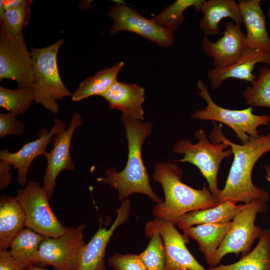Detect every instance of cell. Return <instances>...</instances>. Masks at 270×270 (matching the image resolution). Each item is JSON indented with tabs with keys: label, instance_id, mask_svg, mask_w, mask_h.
<instances>
[{
	"label": "cell",
	"instance_id": "cell-1",
	"mask_svg": "<svg viewBox=\"0 0 270 270\" xmlns=\"http://www.w3.org/2000/svg\"><path fill=\"white\" fill-rule=\"evenodd\" d=\"M213 122L214 128L208 136L210 140L214 142L227 144L234 155L224 187L221 190L218 201L220 203L231 201L248 204L252 200L259 198L268 202L269 193L253 184L252 172L260 158L270 152V132L258 137H250L246 144H238L224 136L222 124L218 126Z\"/></svg>",
	"mask_w": 270,
	"mask_h": 270
},
{
	"label": "cell",
	"instance_id": "cell-2",
	"mask_svg": "<svg viewBox=\"0 0 270 270\" xmlns=\"http://www.w3.org/2000/svg\"><path fill=\"white\" fill-rule=\"evenodd\" d=\"M128 144V158L126 164L122 171L118 172L114 167L106 170V177L98 178L96 180L108 184L118 190L120 200L124 201L134 193L147 196L156 204L164 200L152 190L149 176L142 156V148L146 138L151 134V122L122 115Z\"/></svg>",
	"mask_w": 270,
	"mask_h": 270
},
{
	"label": "cell",
	"instance_id": "cell-3",
	"mask_svg": "<svg viewBox=\"0 0 270 270\" xmlns=\"http://www.w3.org/2000/svg\"><path fill=\"white\" fill-rule=\"evenodd\" d=\"M183 170L174 162L156 164L152 175L164 190V200L152 210L154 217L170 221L176 226L178 219L186 213L206 209L220 203L204 184L201 190L193 188L181 181Z\"/></svg>",
	"mask_w": 270,
	"mask_h": 270
},
{
	"label": "cell",
	"instance_id": "cell-4",
	"mask_svg": "<svg viewBox=\"0 0 270 270\" xmlns=\"http://www.w3.org/2000/svg\"><path fill=\"white\" fill-rule=\"evenodd\" d=\"M64 41V39H60L44 48L33 47L30 52L34 70L32 88L34 100L54 114L58 110L56 101L72 94L63 83L57 63L58 50Z\"/></svg>",
	"mask_w": 270,
	"mask_h": 270
},
{
	"label": "cell",
	"instance_id": "cell-5",
	"mask_svg": "<svg viewBox=\"0 0 270 270\" xmlns=\"http://www.w3.org/2000/svg\"><path fill=\"white\" fill-rule=\"evenodd\" d=\"M194 136L198 140L196 144L186 139L175 144L172 152L184 157L174 162H188L196 166L206 179L212 195L218 200L221 191L217 182L220 165L224 158L232 154V150H226L229 146L224 142L216 143L209 140L203 129L196 130Z\"/></svg>",
	"mask_w": 270,
	"mask_h": 270
},
{
	"label": "cell",
	"instance_id": "cell-6",
	"mask_svg": "<svg viewBox=\"0 0 270 270\" xmlns=\"http://www.w3.org/2000/svg\"><path fill=\"white\" fill-rule=\"evenodd\" d=\"M266 209V202L255 198L236 214L228 232L208 264L209 267L219 265L227 254H234L238 256L240 254L242 257L252 250L255 240L258 239L264 232L260 226L255 224L257 214Z\"/></svg>",
	"mask_w": 270,
	"mask_h": 270
},
{
	"label": "cell",
	"instance_id": "cell-7",
	"mask_svg": "<svg viewBox=\"0 0 270 270\" xmlns=\"http://www.w3.org/2000/svg\"><path fill=\"white\" fill-rule=\"evenodd\" d=\"M197 87L199 90L198 94L205 100L206 106L197 110L191 116L227 125L234 132L242 144H246L250 137H258L260 135L258 130V126L268 125L270 122L269 114H254L252 106L236 110L218 106L212 99L206 85L201 79L198 80Z\"/></svg>",
	"mask_w": 270,
	"mask_h": 270
},
{
	"label": "cell",
	"instance_id": "cell-8",
	"mask_svg": "<svg viewBox=\"0 0 270 270\" xmlns=\"http://www.w3.org/2000/svg\"><path fill=\"white\" fill-rule=\"evenodd\" d=\"M25 216V226L47 238H58L66 231L53 212L49 198L38 182L30 181L16 196Z\"/></svg>",
	"mask_w": 270,
	"mask_h": 270
},
{
	"label": "cell",
	"instance_id": "cell-9",
	"mask_svg": "<svg viewBox=\"0 0 270 270\" xmlns=\"http://www.w3.org/2000/svg\"><path fill=\"white\" fill-rule=\"evenodd\" d=\"M84 224L76 227L66 226V233L58 238L46 237L42 242L36 265L50 266L56 270H77L80 254L86 245Z\"/></svg>",
	"mask_w": 270,
	"mask_h": 270
},
{
	"label": "cell",
	"instance_id": "cell-10",
	"mask_svg": "<svg viewBox=\"0 0 270 270\" xmlns=\"http://www.w3.org/2000/svg\"><path fill=\"white\" fill-rule=\"evenodd\" d=\"M12 80L18 88H32L34 82L31 53L22 34L14 37L0 28V80Z\"/></svg>",
	"mask_w": 270,
	"mask_h": 270
},
{
	"label": "cell",
	"instance_id": "cell-11",
	"mask_svg": "<svg viewBox=\"0 0 270 270\" xmlns=\"http://www.w3.org/2000/svg\"><path fill=\"white\" fill-rule=\"evenodd\" d=\"M158 233L163 240L165 252L166 270H206L188 249V237L181 234L172 222L155 217L146 222L144 234L148 238Z\"/></svg>",
	"mask_w": 270,
	"mask_h": 270
},
{
	"label": "cell",
	"instance_id": "cell-12",
	"mask_svg": "<svg viewBox=\"0 0 270 270\" xmlns=\"http://www.w3.org/2000/svg\"><path fill=\"white\" fill-rule=\"evenodd\" d=\"M113 20L111 34L122 31L136 33L162 48L171 46L174 42L173 34L168 32L152 19L142 16L136 10L124 4L116 2L108 12Z\"/></svg>",
	"mask_w": 270,
	"mask_h": 270
},
{
	"label": "cell",
	"instance_id": "cell-13",
	"mask_svg": "<svg viewBox=\"0 0 270 270\" xmlns=\"http://www.w3.org/2000/svg\"><path fill=\"white\" fill-rule=\"evenodd\" d=\"M83 124L80 114L74 112L68 129L60 132L54 136V147L44 156L47 164L42 187L49 200L54 194L59 174L64 170L71 171L74 169L70 152L71 142L76 130Z\"/></svg>",
	"mask_w": 270,
	"mask_h": 270
},
{
	"label": "cell",
	"instance_id": "cell-14",
	"mask_svg": "<svg viewBox=\"0 0 270 270\" xmlns=\"http://www.w3.org/2000/svg\"><path fill=\"white\" fill-rule=\"evenodd\" d=\"M130 202L125 199L116 210L117 215L112 226L107 228L100 220L98 230L86 244L80 258L77 270H106L104 256L106 246L118 227L129 218Z\"/></svg>",
	"mask_w": 270,
	"mask_h": 270
},
{
	"label": "cell",
	"instance_id": "cell-15",
	"mask_svg": "<svg viewBox=\"0 0 270 270\" xmlns=\"http://www.w3.org/2000/svg\"><path fill=\"white\" fill-rule=\"evenodd\" d=\"M66 128V125L62 120L55 118L50 132L46 128L41 129L38 132V138L26 144L18 152H11L8 148L0 150V160L14 166L17 170V180L20 185L24 186L26 184L28 172L32 161L39 156H45L48 144L52 142V138Z\"/></svg>",
	"mask_w": 270,
	"mask_h": 270
},
{
	"label": "cell",
	"instance_id": "cell-16",
	"mask_svg": "<svg viewBox=\"0 0 270 270\" xmlns=\"http://www.w3.org/2000/svg\"><path fill=\"white\" fill-rule=\"evenodd\" d=\"M224 28L223 36L216 42H211L206 36L202 42L204 52L213 58L215 68L230 66L238 60L246 48L245 34L240 26L232 21L226 22Z\"/></svg>",
	"mask_w": 270,
	"mask_h": 270
},
{
	"label": "cell",
	"instance_id": "cell-17",
	"mask_svg": "<svg viewBox=\"0 0 270 270\" xmlns=\"http://www.w3.org/2000/svg\"><path fill=\"white\" fill-rule=\"evenodd\" d=\"M258 63L270 66V53L246 48L238 60L230 66L223 68H214L208 72L211 88L217 89L224 80L230 78L244 80L252 84L256 78L253 70Z\"/></svg>",
	"mask_w": 270,
	"mask_h": 270
},
{
	"label": "cell",
	"instance_id": "cell-18",
	"mask_svg": "<svg viewBox=\"0 0 270 270\" xmlns=\"http://www.w3.org/2000/svg\"><path fill=\"white\" fill-rule=\"evenodd\" d=\"M260 0H240L238 4L242 23L246 28L244 44L246 48L270 53V37L266 29V16Z\"/></svg>",
	"mask_w": 270,
	"mask_h": 270
},
{
	"label": "cell",
	"instance_id": "cell-19",
	"mask_svg": "<svg viewBox=\"0 0 270 270\" xmlns=\"http://www.w3.org/2000/svg\"><path fill=\"white\" fill-rule=\"evenodd\" d=\"M144 89L136 84L116 81L101 96L108 103L111 110H120L124 116L142 120Z\"/></svg>",
	"mask_w": 270,
	"mask_h": 270
},
{
	"label": "cell",
	"instance_id": "cell-20",
	"mask_svg": "<svg viewBox=\"0 0 270 270\" xmlns=\"http://www.w3.org/2000/svg\"><path fill=\"white\" fill-rule=\"evenodd\" d=\"M200 12L204 16L199 22V27L206 36L218 35L219 24L225 18H230L240 26L242 24L238 4L234 0H204Z\"/></svg>",
	"mask_w": 270,
	"mask_h": 270
},
{
	"label": "cell",
	"instance_id": "cell-21",
	"mask_svg": "<svg viewBox=\"0 0 270 270\" xmlns=\"http://www.w3.org/2000/svg\"><path fill=\"white\" fill-rule=\"evenodd\" d=\"M246 204L226 201L210 208L186 213L178 219L176 225L184 230L200 224L228 222Z\"/></svg>",
	"mask_w": 270,
	"mask_h": 270
},
{
	"label": "cell",
	"instance_id": "cell-22",
	"mask_svg": "<svg viewBox=\"0 0 270 270\" xmlns=\"http://www.w3.org/2000/svg\"><path fill=\"white\" fill-rule=\"evenodd\" d=\"M25 227V216L16 196L0 198V250H8L14 237Z\"/></svg>",
	"mask_w": 270,
	"mask_h": 270
},
{
	"label": "cell",
	"instance_id": "cell-23",
	"mask_svg": "<svg viewBox=\"0 0 270 270\" xmlns=\"http://www.w3.org/2000/svg\"><path fill=\"white\" fill-rule=\"evenodd\" d=\"M232 226L226 223L203 224L183 230L184 234L194 240L200 250L204 254L207 264L222 242Z\"/></svg>",
	"mask_w": 270,
	"mask_h": 270
},
{
	"label": "cell",
	"instance_id": "cell-24",
	"mask_svg": "<svg viewBox=\"0 0 270 270\" xmlns=\"http://www.w3.org/2000/svg\"><path fill=\"white\" fill-rule=\"evenodd\" d=\"M206 270H270V228L264 230L256 247L238 262Z\"/></svg>",
	"mask_w": 270,
	"mask_h": 270
},
{
	"label": "cell",
	"instance_id": "cell-25",
	"mask_svg": "<svg viewBox=\"0 0 270 270\" xmlns=\"http://www.w3.org/2000/svg\"><path fill=\"white\" fill-rule=\"evenodd\" d=\"M124 64V62H120L97 72L92 76L87 78L72 94V100L78 102L93 96H101L118 81L117 76Z\"/></svg>",
	"mask_w": 270,
	"mask_h": 270
},
{
	"label": "cell",
	"instance_id": "cell-26",
	"mask_svg": "<svg viewBox=\"0 0 270 270\" xmlns=\"http://www.w3.org/2000/svg\"><path fill=\"white\" fill-rule=\"evenodd\" d=\"M45 238L25 226L11 241L8 252L16 260L26 268L36 265L40 247Z\"/></svg>",
	"mask_w": 270,
	"mask_h": 270
},
{
	"label": "cell",
	"instance_id": "cell-27",
	"mask_svg": "<svg viewBox=\"0 0 270 270\" xmlns=\"http://www.w3.org/2000/svg\"><path fill=\"white\" fill-rule=\"evenodd\" d=\"M204 0H177L151 19L168 32L173 34L184 22L185 10L193 6L196 12H200Z\"/></svg>",
	"mask_w": 270,
	"mask_h": 270
},
{
	"label": "cell",
	"instance_id": "cell-28",
	"mask_svg": "<svg viewBox=\"0 0 270 270\" xmlns=\"http://www.w3.org/2000/svg\"><path fill=\"white\" fill-rule=\"evenodd\" d=\"M243 96L250 106L270 108V68L264 66L258 70L256 80L244 90Z\"/></svg>",
	"mask_w": 270,
	"mask_h": 270
},
{
	"label": "cell",
	"instance_id": "cell-29",
	"mask_svg": "<svg viewBox=\"0 0 270 270\" xmlns=\"http://www.w3.org/2000/svg\"><path fill=\"white\" fill-rule=\"evenodd\" d=\"M34 100L32 88L8 89L0 86V107L16 115L24 113Z\"/></svg>",
	"mask_w": 270,
	"mask_h": 270
},
{
	"label": "cell",
	"instance_id": "cell-30",
	"mask_svg": "<svg viewBox=\"0 0 270 270\" xmlns=\"http://www.w3.org/2000/svg\"><path fill=\"white\" fill-rule=\"evenodd\" d=\"M32 2L27 0L25 4L6 10L0 18V28L12 37L22 34L29 22Z\"/></svg>",
	"mask_w": 270,
	"mask_h": 270
},
{
	"label": "cell",
	"instance_id": "cell-31",
	"mask_svg": "<svg viewBox=\"0 0 270 270\" xmlns=\"http://www.w3.org/2000/svg\"><path fill=\"white\" fill-rule=\"evenodd\" d=\"M146 248L140 255L147 270H166V252L160 235L154 232L149 237Z\"/></svg>",
	"mask_w": 270,
	"mask_h": 270
},
{
	"label": "cell",
	"instance_id": "cell-32",
	"mask_svg": "<svg viewBox=\"0 0 270 270\" xmlns=\"http://www.w3.org/2000/svg\"><path fill=\"white\" fill-rule=\"evenodd\" d=\"M114 270H147L140 255L116 253L107 260Z\"/></svg>",
	"mask_w": 270,
	"mask_h": 270
},
{
	"label": "cell",
	"instance_id": "cell-33",
	"mask_svg": "<svg viewBox=\"0 0 270 270\" xmlns=\"http://www.w3.org/2000/svg\"><path fill=\"white\" fill-rule=\"evenodd\" d=\"M12 113L0 114V138L10 134L20 136L24 132V123L16 118Z\"/></svg>",
	"mask_w": 270,
	"mask_h": 270
},
{
	"label": "cell",
	"instance_id": "cell-34",
	"mask_svg": "<svg viewBox=\"0 0 270 270\" xmlns=\"http://www.w3.org/2000/svg\"><path fill=\"white\" fill-rule=\"evenodd\" d=\"M26 267L16 260L8 250H0V270H26Z\"/></svg>",
	"mask_w": 270,
	"mask_h": 270
},
{
	"label": "cell",
	"instance_id": "cell-35",
	"mask_svg": "<svg viewBox=\"0 0 270 270\" xmlns=\"http://www.w3.org/2000/svg\"><path fill=\"white\" fill-rule=\"evenodd\" d=\"M12 165L4 162H0V190L2 191L8 186L12 180L10 172Z\"/></svg>",
	"mask_w": 270,
	"mask_h": 270
},
{
	"label": "cell",
	"instance_id": "cell-36",
	"mask_svg": "<svg viewBox=\"0 0 270 270\" xmlns=\"http://www.w3.org/2000/svg\"><path fill=\"white\" fill-rule=\"evenodd\" d=\"M4 8L5 10L13 8L20 4H25L27 0H2Z\"/></svg>",
	"mask_w": 270,
	"mask_h": 270
},
{
	"label": "cell",
	"instance_id": "cell-37",
	"mask_svg": "<svg viewBox=\"0 0 270 270\" xmlns=\"http://www.w3.org/2000/svg\"><path fill=\"white\" fill-rule=\"evenodd\" d=\"M26 270H51L37 265H31L28 266Z\"/></svg>",
	"mask_w": 270,
	"mask_h": 270
},
{
	"label": "cell",
	"instance_id": "cell-38",
	"mask_svg": "<svg viewBox=\"0 0 270 270\" xmlns=\"http://www.w3.org/2000/svg\"><path fill=\"white\" fill-rule=\"evenodd\" d=\"M266 170V180L270 182V164H267L264 166Z\"/></svg>",
	"mask_w": 270,
	"mask_h": 270
},
{
	"label": "cell",
	"instance_id": "cell-39",
	"mask_svg": "<svg viewBox=\"0 0 270 270\" xmlns=\"http://www.w3.org/2000/svg\"><path fill=\"white\" fill-rule=\"evenodd\" d=\"M6 10L4 8L2 0H0V18H2Z\"/></svg>",
	"mask_w": 270,
	"mask_h": 270
},
{
	"label": "cell",
	"instance_id": "cell-40",
	"mask_svg": "<svg viewBox=\"0 0 270 270\" xmlns=\"http://www.w3.org/2000/svg\"><path fill=\"white\" fill-rule=\"evenodd\" d=\"M267 15L269 19L270 20V2L268 4V8L267 10Z\"/></svg>",
	"mask_w": 270,
	"mask_h": 270
}]
</instances>
